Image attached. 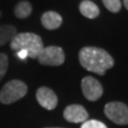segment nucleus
<instances>
[{"mask_svg": "<svg viewBox=\"0 0 128 128\" xmlns=\"http://www.w3.org/2000/svg\"><path fill=\"white\" fill-rule=\"evenodd\" d=\"M79 61L84 69L101 76L114 66L113 57L106 50L97 46L82 48L79 52Z\"/></svg>", "mask_w": 128, "mask_h": 128, "instance_id": "1", "label": "nucleus"}, {"mask_svg": "<svg viewBox=\"0 0 128 128\" xmlns=\"http://www.w3.org/2000/svg\"><path fill=\"white\" fill-rule=\"evenodd\" d=\"M10 48L14 51L25 50L28 53V57L32 59H37L44 44L42 38L39 35L32 32H21L17 33L10 42Z\"/></svg>", "mask_w": 128, "mask_h": 128, "instance_id": "2", "label": "nucleus"}, {"mask_svg": "<svg viewBox=\"0 0 128 128\" xmlns=\"http://www.w3.org/2000/svg\"><path fill=\"white\" fill-rule=\"evenodd\" d=\"M28 86L20 80H10L6 82L0 90V102L10 104L26 96Z\"/></svg>", "mask_w": 128, "mask_h": 128, "instance_id": "3", "label": "nucleus"}, {"mask_svg": "<svg viewBox=\"0 0 128 128\" xmlns=\"http://www.w3.org/2000/svg\"><path fill=\"white\" fill-rule=\"evenodd\" d=\"M39 64L50 66H59L64 63V52L62 48L48 46L44 48L37 57Z\"/></svg>", "mask_w": 128, "mask_h": 128, "instance_id": "4", "label": "nucleus"}, {"mask_svg": "<svg viewBox=\"0 0 128 128\" xmlns=\"http://www.w3.org/2000/svg\"><path fill=\"white\" fill-rule=\"evenodd\" d=\"M104 114L116 124H128V106L120 102H111L104 106Z\"/></svg>", "mask_w": 128, "mask_h": 128, "instance_id": "5", "label": "nucleus"}, {"mask_svg": "<svg viewBox=\"0 0 128 128\" xmlns=\"http://www.w3.org/2000/svg\"><path fill=\"white\" fill-rule=\"evenodd\" d=\"M81 86L84 96L88 101L95 102L102 96L104 89L101 82L91 76H86L82 78Z\"/></svg>", "mask_w": 128, "mask_h": 128, "instance_id": "6", "label": "nucleus"}, {"mask_svg": "<svg viewBox=\"0 0 128 128\" xmlns=\"http://www.w3.org/2000/svg\"><path fill=\"white\" fill-rule=\"evenodd\" d=\"M36 100L42 107L48 110H53L58 104V98L54 91L46 86H41L37 89Z\"/></svg>", "mask_w": 128, "mask_h": 128, "instance_id": "7", "label": "nucleus"}, {"mask_svg": "<svg viewBox=\"0 0 128 128\" xmlns=\"http://www.w3.org/2000/svg\"><path fill=\"white\" fill-rule=\"evenodd\" d=\"M64 120L69 122H84L88 119V113L86 108L80 104H71L66 107L63 113Z\"/></svg>", "mask_w": 128, "mask_h": 128, "instance_id": "8", "label": "nucleus"}, {"mask_svg": "<svg viewBox=\"0 0 128 128\" xmlns=\"http://www.w3.org/2000/svg\"><path fill=\"white\" fill-rule=\"evenodd\" d=\"M41 23L45 28L53 30L60 28V26L63 23V18L58 12L53 10H48L44 12L41 16Z\"/></svg>", "mask_w": 128, "mask_h": 128, "instance_id": "9", "label": "nucleus"}, {"mask_svg": "<svg viewBox=\"0 0 128 128\" xmlns=\"http://www.w3.org/2000/svg\"><path fill=\"white\" fill-rule=\"evenodd\" d=\"M79 10L82 16L88 19H95L100 15V9L90 0H84L79 5Z\"/></svg>", "mask_w": 128, "mask_h": 128, "instance_id": "10", "label": "nucleus"}, {"mask_svg": "<svg viewBox=\"0 0 128 128\" xmlns=\"http://www.w3.org/2000/svg\"><path fill=\"white\" fill-rule=\"evenodd\" d=\"M17 34L16 28L12 25H0V46L12 41Z\"/></svg>", "mask_w": 128, "mask_h": 128, "instance_id": "11", "label": "nucleus"}, {"mask_svg": "<svg viewBox=\"0 0 128 128\" xmlns=\"http://www.w3.org/2000/svg\"><path fill=\"white\" fill-rule=\"evenodd\" d=\"M32 12V4L27 0L19 1L14 8V15L19 19L28 18Z\"/></svg>", "mask_w": 128, "mask_h": 128, "instance_id": "12", "label": "nucleus"}, {"mask_svg": "<svg viewBox=\"0 0 128 128\" xmlns=\"http://www.w3.org/2000/svg\"><path fill=\"white\" fill-rule=\"evenodd\" d=\"M102 3L105 8L113 14L119 12L122 9V1L120 0H102Z\"/></svg>", "mask_w": 128, "mask_h": 128, "instance_id": "13", "label": "nucleus"}, {"mask_svg": "<svg viewBox=\"0 0 128 128\" xmlns=\"http://www.w3.org/2000/svg\"><path fill=\"white\" fill-rule=\"evenodd\" d=\"M9 68V58L6 53H0V81L3 79Z\"/></svg>", "mask_w": 128, "mask_h": 128, "instance_id": "14", "label": "nucleus"}, {"mask_svg": "<svg viewBox=\"0 0 128 128\" xmlns=\"http://www.w3.org/2000/svg\"><path fill=\"white\" fill-rule=\"evenodd\" d=\"M81 128H107L104 122L96 120H87L82 124Z\"/></svg>", "mask_w": 128, "mask_h": 128, "instance_id": "15", "label": "nucleus"}, {"mask_svg": "<svg viewBox=\"0 0 128 128\" xmlns=\"http://www.w3.org/2000/svg\"><path fill=\"white\" fill-rule=\"evenodd\" d=\"M15 55H16L20 60H26L28 58V53L25 50L16 51V52H15Z\"/></svg>", "mask_w": 128, "mask_h": 128, "instance_id": "16", "label": "nucleus"}, {"mask_svg": "<svg viewBox=\"0 0 128 128\" xmlns=\"http://www.w3.org/2000/svg\"><path fill=\"white\" fill-rule=\"evenodd\" d=\"M124 5L125 7V9L128 10V0H124Z\"/></svg>", "mask_w": 128, "mask_h": 128, "instance_id": "17", "label": "nucleus"}, {"mask_svg": "<svg viewBox=\"0 0 128 128\" xmlns=\"http://www.w3.org/2000/svg\"><path fill=\"white\" fill-rule=\"evenodd\" d=\"M46 128H60V127H46Z\"/></svg>", "mask_w": 128, "mask_h": 128, "instance_id": "18", "label": "nucleus"}, {"mask_svg": "<svg viewBox=\"0 0 128 128\" xmlns=\"http://www.w3.org/2000/svg\"><path fill=\"white\" fill-rule=\"evenodd\" d=\"M1 15H2V14H1V12H0V17H1Z\"/></svg>", "mask_w": 128, "mask_h": 128, "instance_id": "19", "label": "nucleus"}]
</instances>
